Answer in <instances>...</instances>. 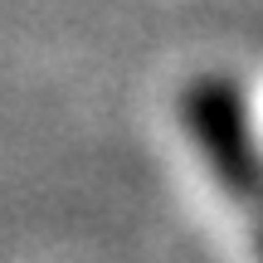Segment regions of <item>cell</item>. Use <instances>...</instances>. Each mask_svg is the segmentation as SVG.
Wrapping results in <instances>:
<instances>
[{
    "label": "cell",
    "mask_w": 263,
    "mask_h": 263,
    "mask_svg": "<svg viewBox=\"0 0 263 263\" xmlns=\"http://www.w3.org/2000/svg\"><path fill=\"white\" fill-rule=\"evenodd\" d=\"M180 117H185V132L195 141V151L205 156L210 176L219 180V190L254 210L263 200V151L254 141L244 93L215 73L195 78L180 93Z\"/></svg>",
    "instance_id": "6da1fadb"
},
{
    "label": "cell",
    "mask_w": 263,
    "mask_h": 263,
    "mask_svg": "<svg viewBox=\"0 0 263 263\" xmlns=\"http://www.w3.org/2000/svg\"><path fill=\"white\" fill-rule=\"evenodd\" d=\"M254 239H258V258H263V200L254 205Z\"/></svg>",
    "instance_id": "7a4b0ae2"
}]
</instances>
